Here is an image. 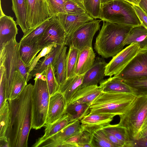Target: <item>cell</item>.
<instances>
[{
	"instance_id": "obj_34",
	"label": "cell",
	"mask_w": 147,
	"mask_h": 147,
	"mask_svg": "<svg viewBox=\"0 0 147 147\" xmlns=\"http://www.w3.org/2000/svg\"><path fill=\"white\" fill-rule=\"evenodd\" d=\"M123 81L132 89L136 96L147 95V77Z\"/></svg>"
},
{
	"instance_id": "obj_38",
	"label": "cell",
	"mask_w": 147,
	"mask_h": 147,
	"mask_svg": "<svg viewBox=\"0 0 147 147\" xmlns=\"http://www.w3.org/2000/svg\"><path fill=\"white\" fill-rule=\"evenodd\" d=\"M27 84L19 71H16L9 100L14 99L17 97Z\"/></svg>"
},
{
	"instance_id": "obj_53",
	"label": "cell",
	"mask_w": 147,
	"mask_h": 147,
	"mask_svg": "<svg viewBox=\"0 0 147 147\" xmlns=\"http://www.w3.org/2000/svg\"><path fill=\"white\" fill-rule=\"evenodd\" d=\"M147 127V116L141 128V130ZM140 130V131H141Z\"/></svg>"
},
{
	"instance_id": "obj_54",
	"label": "cell",
	"mask_w": 147,
	"mask_h": 147,
	"mask_svg": "<svg viewBox=\"0 0 147 147\" xmlns=\"http://www.w3.org/2000/svg\"><path fill=\"white\" fill-rule=\"evenodd\" d=\"M112 0H100L101 4H102Z\"/></svg>"
},
{
	"instance_id": "obj_5",
	"label": "cell",
	"mask_w": 147,
	"mask_h": 147,
	"mask_svg": "<svg viewBox=\"0 0 147 147\" xmlns=\"http://www.w3.org/2000/svg\"><path fill=\"white\" fill-rule=\"evenodd\" d=\"M147 116V98L137 96L125 113L119 116L120 121L117 124L125 129L131 140H135Z\"/></svg>"
},
{
	"instance_id": "obj_41",
	"label": "cell",
	"mask_w": 147,
	"mask_h": 147,
	"mask_svg": "<svg viewBox=\"0 0 147 147\" xmlns=\"http://www.w3.org/2000/svg\"><path fill=\"white\" fill-rule=\"evenodd\" d=\"M57 44L53 43L47 46L41 50V52L36 56L34 59L30 66L29 70L30 72L35 68L40 59L42 57H44L50 53L53 50V47Z\"/></svg>"
},
{
	"instance_id": "obj_15",
	"label": "cell",
	"mask_w": 147,
	"mask_h": 147,
	"mask_svg": "<svg viewBox=\"0 0 147 147\" xmlns=\"http://www.w3.org/2000/svg\"><path fill=\"white\" fill-rule=\"evenodd\" d=\"M67 105L60 92L57 91L50 96L45 125L51 124L61 117L65 113Z\"/></svg>"
},
{
	"instance_id": "obj_42",
	"label": "cell",
	"mask_w": 147,
	"mask_h": 147,
	"mask_svg": "<svg viewBox=\"0 0 147 147\" xmlns=\"http://www.w3.org/2000/svg\"><path fill=\"white\" fill-rule=\"evenodd\" d=\"M30 67H26L21 59L20 56L18 63V69L27 83L32 79V76L30 74L29 70Z\"/></svg>"
},
{
	"instance_id": "obj_6",
	"label": "cell",
	"mask_w": 147,
	"mask_h": 147,
	"mask_svg": "<svg viewBox=\"0 0 147 147\" xmlns=\"http://www.w3.org/2000/svg\"><path fill=\"white\" fill-rule=\"evenodd\" d=\"M34 80L32 93L31 128L37 130L45 125L50 96L46 77L35 78Z\"/></svg>"
},
{
	"instance_id": "obj_26",
	"label": "cell",
	"mask_w": 147,
	"mask_h": 147,
	"mask_svg": "<svg viewBox=\"0 0 147 147\" xmlns=\"http://www.w3.org/2000/svg\"><path fill=\"white\" fill-rule=\"evenodd\" d=\"M12 9L16 18V22L21 28L24 34L28 29L27 25V8L26 0H11Z\"/></svg>"
},
{
	"instance_id": "obj_33",
	"label": "cell",
	"mask_w": 147,
	"mask_h": 147,
	"mask_svg": "<svg viewBox=\"0 0 147 147\" xmlns=\"http://www.w3.org/2000/svg\"><path fill=\"white\" fill-rule=\"evenodd\" d=\"M10 120V111L8 100L0 107V138L5 136Z\"/></svg>"
},
{
	"instance_id": "obj_44",
	"label": "cell",
	"mask_w": 147,
	"mask_h": 147,
	"mask_svg": "<svg viewBox=\"0 0 147 147\" xmlns=\"http://www.w3.org/2000/svg\"><path fill=\"white\" fill-rule=\"evenodd\" d=\"M81 133L67 139L64 142L62 147H77V144L79 142Z\"/></svg>"
},
{
	"instance_id": "obj_4",
	"label": "cell",
	"mask_w": 147,
	"mask_h": 147,
	"mask_svg": "<svg viewBox=\"0 0 147 147\" xmlns=\"http://www.w3.org/2000/svg\"><path fill=\"white\" fill-rule=\"evenodd\" d=\"M100 19L102 21L135 27L141 23L133 5L123 0H113L101 4Z\"/></svg>"
},
{
	"instance_id": "obj_30",
	"label": "cell",
	"mask_w": 147,
	"mask_h": 147,
	"mask_svg": "<svg viewBox=\"0 0 147 147\" xmlns=\"http://www.w3.org/2000/svg\"><path fill=\"white\" fill-rule=\"evenodd\" d=\"M67 49V47L65 46L59 55L55 66V74L59 86L67 79L66 65Z\"/></svg>"
},
{
	"instance_id": "obj_3",
	"label": "cell",
	"mask_w": 147,
	"mask_h": 147,
	"mask_svg": "<svg viewBox=\"0 0 147 147\" xmlns=\"http://www.w3.org/2000/svg\"><path fill=\"white\" fill-rule=\"evenodd\" d=\"M136 97L132 93L102 91L90 105V112L119 116L125 113Z\"/></svg>"
},
{
	"instance_id": "obj_21",
	"label": "cell",
	"mask_w": 147,
	"mask_h": 147,
	"mask_svg": "<svg viewBox=\"0 0 147 147\" xmlns=\"http://www.w3.org/2000/svg\"><path fill=\"white\" fill-rule=\"evenodd\" d=\"M65 46V44L57 45L50 53L40 60L35 68L30 72L32 77L45 71L51 64L55 66L59 55Z\"/></svg>"
},
{
	"instance_id": "obj_20",
	"label": "cell",
	"mask_w": 147,
	"mask_h": 147,
	"mask_svg": "<svg viewBox=\"0 0 147 147\" xmlns=\"http://www.w3.org/2000/svg\"><path fill=\"white\" fill-rule=\"evenodd\" d=\"M95 58L92 47H86L80 50L75 71L76 75L84 74L93 65Z\"/></svg>"
},
{
	"instance_id": "obj_46",
	"label": "cell",
	"mask_w": 147,
	"mask_h": 147,
	"mask_svg": "<svg viewBox=\"0 0 147 147\" xmlns=\"http://www.w3.org/2000/svg\"><path fill=\"white\" fill-rule=\"evenodd\" d=\"M109 140L115 147H124V144L117 139L115 137L110 133L104 130Z\"/></svg>"
},
{
	"instance_id": "obj_19",
	"label": "cell",
	"mask_w": 147,
	"mask_h": 147,
	"mask_svg": "<svg viewBox=\"0 0 147 147\" xmlns=\"http://www.w3.org/2000/svg\"><path fill=\"white\" fill-rule=\"evenodd\" d=\"M102 92L98 85L81 87L75 94L69 104L86 103L90 105Z\"/></svg>"
},
{
	"instance_id": "obj_17",
	"label": "cell",
	"mask_w": 147,
	"mask_h": 147,
	"mask_svg": "<svg viewBox=\"0 0 147 147\" xmlns=\"http://www.w3.org/2000/svg\"><path fill=\"white\" fill-rule=\"evenodd\" d=\"M107 64L103 58L97 57L92 66L84 74L81 87L97 85L102 81Z\"/></svg>"
},
{
	"instance_id": "obj_13",
	"label": "cell",
	"mask_w": 147,
	"mask_h": 147,
	"mask_svg": "<svg viewBox=\"0 0 147 147\" xmlns=\"http://www.w3.org/2000/svg\"><path fill=\"white\" fill-rule=\"evenodd\" d=\"M83 131L80 120L71 122L59 131L41 144L39 147H62L67 139L81 133Z\"/></svg>"
},
{
	"instance_id": "obj_16",
	"label": "cell",
	"mask_w": 147,
	"mask_h": 147,
	"mask_svg": "<svg viewBox=\"0 0 147 147\" xmlns=\"http://www.w3.org/2000/svg\"><path fill=\"white\" fill-rule=\"evenodd\" d=\"M113 115L90 112L80 121L82 128L92 134L94 131L110 124Z\"/></svg>"
},
{
	"instance_id": "obj_43",
	"label": "cell",
	"mask_w": 147,
	"mask_h": 147,
	"mask_svg": "<svg viewBox=\"0 0 147 147\" xmlns=\"http://www.w3.org/2000/svg\"><path fill=\"white\" fill-rule=\"evenodd\" d=\"M133 7L142 25L147 29V15L139 6L133 5Z\"/></svg>"
},
{
	"instance_id": "obj_39",
	"label": "cell",
	"mask_w": 147,
	"mask_h": 147,
	"mask_svg": "<svg viewBox=\"0 0 147 147\" xmlns=\"http://www.w3.org/2000/svg\"><path fill=\"white\" fill-rule=\"evenodd\" d=\"M51 17L61 13H66L65 3L66 0H47Z\"/></svg>"
},
{
	"instance_id": "obj_31",
	"label": "cell",
	"mask_w": 147,
	"mask_h": 147,
	"mask_svg": "<svg viewBox=\"0 0 147 147\" xmlns=\"http://www.w3.org/2000/svg\"><path fill=\"white\" fill-rule=\"evenodd\" d=\"M102 129L110 133L117 139L123 142L124 147H131L132 141L129 138L125 130L118 126L117 124H110L102 128Z\"/></svg>"
},
{
	"instance_id": "obj_7",
	"label": "cell",
	"mask_w": 147,
	"mask_h": 147,
	"mask_svg": "<svg viewBox=\"0 0 147 147\" xmlns=\"http://www.w3.org/2000/svg\"><path fill=\"white\" fill-rule=\"evenodd\" d=\"M20 44L13 39L4 45L0 50V64L5 67L4 88L5 100L9 99L16 71H19Z\"/></svg>"
},
{
	"instance_id": "obj_1",
	"label": "cell",
	"mask_w": 147,
	"mask_h": 147,
	"mask_svg": "<svg viewBox=\"0 0 147 147\" xmlns=\"http://www.w3.org/2000/svg\"><path fill=\"white\" fill-rule=\"evenodd\" d=\"M33 86L31 83L27 84L17 97L8 100L10 120L5 136L9 147L28 146L32 129Z\"/></svg>"
},
{
	"instance_id": "obj_36",
	"label": "cell",
	"mask_w": 147,
	"mask_h": 147,
	"mask_svg": "<svg viewBox=\"0 0 147 147\" xmlns=\"http://www.w3.org/2000/svg\"><path fill=\"white\" fill-rule=\"evenodd\" d=\"M46 78L50 96L57 92L59 85L55 74V66L51 64L46 70Z\"/></svg>"
},
{
	"instance_id": "obj_24",
	"label": "cell",
	"mask_w": 147,
	"mask_h": 147,
	"mask_svg": "<svg viewBox=\"0 0 147 147\" xmlns=\"http://www.w3.org/2000/svg\"><path fill=\"white\" fill-rule=\"evenodd\" d=\"M99 86L105 92H119L134 94L132 89L122 80L113 76L103 80Z\"/></svg>"
},
{
	"instance_id": "obj_11",
	"label": "cell",
	"mask_w": 147,
	"mask_h": 147,
	"mask_svg": "<svg viewBox=\"0 0 147 147\" xmlns=\"http://www.w3.org/2000/svg\"><path fill=\"white\" fill-rule=\"evenodd\" d=\"M141 49L139 44L132 43L123 49L107 63L105 76L111 77L121 71L136 56Z\"/></svg>"
},
{
	"instance_id": "obj_18",
	"label": "cell",
	"mask_w": 147,
	"mask_h": 147,
	"mask_svg": "<svg viewBox=\"0 0 147 147\" xmlns=\"http://www.w3.org/2000/svg\"><path fill=\"white\" fill-rule=\"evenodd\" d=\"M16 21L10 16L0 17V50L3 46L13 39H16L18 29Z\"/></svg>"
},
{
	"instance_id": "obj_32",
	"label": "cell",
	"mask_w": 147,
	"mask_h": 147,
	"mask_svg": "<svg viewBox=\"0 0 147 147\" xmlns=\"http://www.w3.org/2000/svg\"><path fill=\"white\" fill-rule=\"evenodd\" d=\"M80 51L74 47H69L66 58L67 79L76 75L75 71Z\"/></svg>"
},
{
	"instance_id": "obj_9",
	"label": "cell",
	"mask_w": 147,
	"mask_h": 147,
	"mask_svg": "<svg viewBox=\"0 0 147 147\" xmlns=\"http://www.w3.org/2000/svg\"><path fill=\"white\" fill-rule=\"evenodd\" d=\"M114 76L123 81L147 77V48L141 49L127 65Z\"/></svg>"
},
{
	"instance_id": "obj_28",
	"label": "cell",
	"mask_w": 147,
	"mask_h": 147,
	"mask_svg": "<svg viewBox=\"0 0 147 147\" xmlns=\"http://www.w3.org/2000/svg\"><path fill=\"white\" fill-rule=\"evenodd\" d=\"M90 105L86 103L68 104L65 113L68 115L71 122L76 120L80 121L90 112Z\"/></svg>"
},
{
	"instance_id": "obj_8",
	"label": "cell",
	"mask_w": 147,
	"mask_h": 147,
	"mask_svg": "<svg viewBox=\"0 0 147 147\" xmlns=\"http://www.w3.org/2000/svg\"><path fill=\"white\" fill-rule=\"evenodd\" d=\"M101 20H93L83 24L66 38L65 45L80 50L86 47H92L94 36L100 28Z\"/></svg>"
},
{
	"instance_id": "obj_40",
	"label": "cell",
	"mask_w": 147,
	"mask_h": 147,
	"mask_svg": "<svg viewBox=\"0 0 147 147\" xmlns=\"http://www.w3.org/2000/svg\"><path fill=\"white\" fill-rule=\"evenodd\" d=\"M65 8L66 13L69 14L77 15L87 13L84 8L73 2L66 0Z\"/></svg>"
},
{
	"instance_id": "obj_22",
	"label": "cell",
	"mask_w": 147,
	"mask_h": 147,
	"mask_svg": "<svg viewBox=\"0 0 147 147\" xmlns=\"http://www.w3.org/2000/svg\"><path fill=\"white\" fill-rule=\"evenodd\" d=\"M84 74L76 75L67 79L60 85L58 90L63 96L67 105L76 93L81 88L82 84Z\"/></svg>"
},
{
	"instance_id": "obj_10",
	"label": "cell",
	"mask_w": 147,
	"mask_h": 147,
	"mask_svg": "<svg viewBox=\"0 0 147 147\" xmlns=\"http://www.w3.org/2000/svg\"><path fill=\"white\" fill-rule=\"evenodd\" d=\"M26 1L28 30L26 33L31 31L52 17L47 0H26Z\"/></svg>"
},
{
	"instance_id": "obj_12",
	"label": "cell",
	"mask_w": 147,
	"mask_h": 147,
	"mask_svg": "<svg viewBox=\"0 0 147 147\" xmlns=\"http://www.w3.org/2000/svg\"><path fill=\"white\" fill-rule=\"evenodd\" d=\"M53 17V21L37 42L41 50L45 47L52 44H65L66 38L65 32L58 21Z\"/></svg>"
},
{
	"instance_id": "obj_35",
	"label": "cell",
	"mask_w": 147,
	"mask_h": 147,
	"mask_svg": "<svg viewBox=\"0 0 147 147\" xmlns=\"http://www.w3.org/2000/svg\"><path fill=\"white\" fill-rule=\"evenodd\" d=\"M91 144L92 147H115L109 140L102 128L92 134Z\"/></svg>"
},
{
	"instance_id": "obj_27",
	"label": "cell",
	"mask_w": 147,
	"mask_h": 147,
	"mask_svg": "<svg viewBox=\"0 0 147 147\" xmlns=\"http://www.w3.org/2000/svg\"><path fill=\"white\" fill-rule=\"evenodd\" d=\"M53 20V16L31 31L25 33L20 40L19 42L20 44L23 45H26L37 43Z\"/></svg>"
},
{
	"instance_id": "obj_2",
	"label": "cell",
	"mask_w": 147,
	"mask_h": 147,
	"mask_svg": "<svg viewBox=\"0 0 147 147\" xmlns=\"http://www.w3.org/2000/svg\"><path fill=\"white\" fill-rule=\"evenodd\" d=\"M102 21L94 49L102 58H108L114 57L123 49L125 40L133 27Z\"/></svg>"
},
{
	"instance_id": "obj_25",
	"label": "cell",
	"mask_w": 147,
	"mask_h": 147,
	"mask_svg": "<svg viewBox=\"0 0 147 147\" xmlns=\"http://www.w3.org/2000/svg\"><path fill=\"white\" fill-rule=\"evenodd\" d=\"M138 43L141 49L147 48V29L142 25L132 27L127 35L124 45Z\"/></svg>"
},
{
	"instance_id": "obj_47",
	"label": "cell",
	"mask_w": 147,
	"mask_h": 147,
	"mask_svg": "<svg viewBox=\"0 0 147 147\" xmlns=\"http://www.w3.org/2000/svg\"><path fill=\"white\" fill-rule=\"evenodd\" d=\"M131 147H147V136L132 140Z\"/></svg>"
},
{
	"instance_id": "obj_48",
	"label": "cell",
	"mask_w": 147,
	"mask_h": 147,
	"mask_svg": "<svg viewBox=\"0 0 147 147\" xmlns=\"http://www.w3.org/2000/svg\"><path fill=\"white\" fill-rule=\"evenodd\" d=\"M138 6L147 15V0H141Z\"/></svg>"
},
{
	"instance_id": "obj_37",
	"label": "cell",
	"mask_w": 147,
	"mask_h": 147,
	"mask_svg": "<svg viewBox=\"0 0 147 147\" xmlns=\"http://www.w3.org/2000/svg\"><path fill=\"white\" fill-rule=\"evenodd\" d=\"M83 3L87 13L94 19H100L101 10L100 0H83Z\"/></svg>"
},
{
	"instance_id": "obj_55",
	"label": "cell",
	"mask_w": 147,
	"mask_h": 147,
	"mask_svg": "<svg viewBox=\"0 0 147 147\" xmlns=\"http://www.w3.org/2000/svg\"><path fill=\"white\" fill-rule=\"evenodd\" d=\"M145 96L146 97V98H147V95H146V96Z\"/></svg>"
},
{
	"instance_id": "obj_52",
	"label": "cell",
	"mask_w": 147,
	"mask_h": 147,
	"mask_svg": "<svg viewBox=\"0 0 147 147\" xmlns=\"http://www.w3.org/2000/svg\"><path fill=\"white\" fill-rule=\"evenodd\" d=\"M130 3L133 5L138 6L141 0H123Z\"/></svg>"
},
{
	"instance_id": "obj_51",
	"label": "cell",
	"mask_w": 147,
	"mask_h": 147,
	"mask_svg": "<svg viewBox=\"0 0 147 147\" xmlns=\"http://www.w3.org/2000/svg\"><path fill=\"white\" fill-rule=\"evenodd\" d=\"M73 2L80 6L81 7L85 9L83 3V0H66Z\"/></svg>"
},
{
	"instance_id": "obj_45",
	"label": "cell",
	"mask_w": 147,
	"mask_h": 147,
	"mask_svg": "<svg viewBox=\"0 0 147 147\" xmlns=\"http://www.w3.org/2000/svg\"><path fill=\"white\" fill-rule=\"evenodd\" d=\"M92 134L86 131H83L81 133L79 142L78 144H91Z\"/></svg>"
},
{
	"instance_id": "obj_29",
	"label": "cell",
	"mask_w": 147,
	"mask_h": 147,
	"mask_svg": "<svg viewBox=\"0 0 147 147\" xmlns=\"http://www.w3.org/2000/svg\"><path fill=\"white\" fill-rule=\"evenodd\" d=\"M40 51L37 43L26 45L20 44V57L26 67H30L34 58Z\"/></svg>"
},
{
	"instance_id": "obj_50",
	"label": "cell",
	"mask_w": 147,
	"mask_h": 147,
	"mask_svg": "<svg viewBox=\"0 0 147 147\" xmlns=\"http://www.w3.org/2000/svg\"><path fill=\"white\" fill-rule=\"evenodd\" d=\"M146 136H147V127L140 131L137 140Z\"/></svg>"
},
{
	"instance_id": "obj_23",
	"label": "cell",
	"mask_w": 147,
	"mask_h": 147,
	"mask_svg": "<svg viewBox=\"0 0 147 147\" xmlns=\"http://www.w3.org/2000/svg\"><path fill=\"white\" fill-rule=\"evenodd\" d=\"M70 122L71 121L68 115L65 113L61 117L53 123L45 125L44 134L38 139L32 146L39 147L41 144L59 131Z\"/></svg>"
},
{
	"instance_id": "obj_49",
	"label": "cell",
	"mask_w": 147,
	"mask_h": 147,
	"mask_svg": "<svg viewBox=\"0 0 147 147\" xmlns=\"http://www.w3.org/2000/svg\"><path fill=\"white\" fill-rule=\"evenodd\" d=\"M0 147H9L8 142L5 136L0 138Z\"/></svg>"
},
{
	"instance_id": "obj_14",
	"label": "cell",
	"mask_w": 147,
	"mask_h": 147,
	"mask_svg": "<svg viewBox=\"0 0 147 147\" xmlns=\"http://www.w3.org/2000/svg\"><path fill=\"white\" fill-rule=\"evenodd\" d=\"M53 17L63 27L66 38L83 24L94 19L87 13L77 15L61 13Z\"/></svg>"
}]
</instances>
